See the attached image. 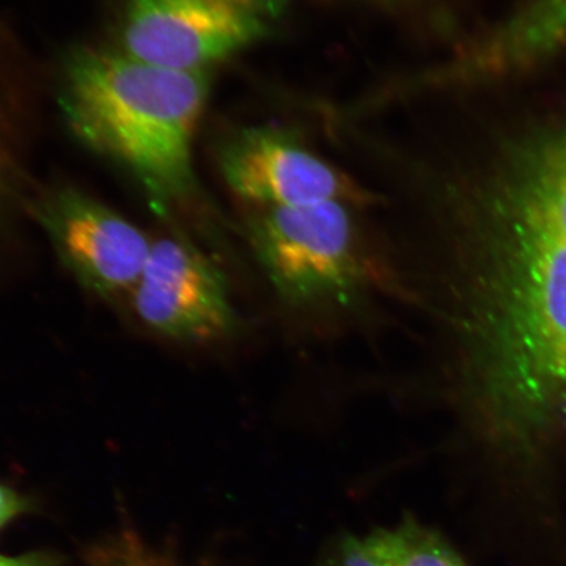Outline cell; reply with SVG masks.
Wrapping results in <instances>:
<instances>
[{
    "instance_id": "9",
    "label": "cell",
    "mask_w": 566,
    "mask_h": 566,
    "mask_svg": "<svg viewBox=\"0 0 566 566\" xmlns=\"http://www.w3.org/2000/svg\"><path fill=\"white\" fill-rule=\"evenodd\" d=\"M370 535L389 566H469L441 534L420 525L412 516Z\"/></svg>"
},
{
    "instance_id": "3",
    "label": "cell",
    "mask_w": 566,
    "mask_h": 566,
    "mask_svg": "<svg viewBox=\"0 0 566 566\" xmlns=\"http://www.w3.org/2000/svg\"><path fill=\"white\" fill-rule=\"evenodd\" d=\"M350 203L254 208L247 239L277 300L301 313H339L391 283Z\"/></svg>"
},
{
    "instance_id": "13",
    "label": "cell",
    "mask_w": 566,
    "mask_h": 566,
    "mask_svg": "<svg viewBox=\"0 0 566 566\" xmlns=\"http://www.w3.org/2000/svg\"><path fill=\"white\" fill-rule=\"evenodd\" d=\"M0 566H51L45 557L39 555L7 557L0 555Z\"/></svg>"
},
{
    "instance_id": "11",
    "label": "cell",
    "mask_w": 566,
    "mask_h": 566,
    "mask_svg": "<svg viewBox=\"0 0 566 566\" xmlns=\"http://www.w3.org/2000/svg\"><path fill=\"white\" fill-rule=\"evenodd\" d=\"M336 566H389L373 536H345L339 543Z\"/></svg>"
},
{
    "instance_id": "2",
    "label": "cell",
    "mask_w": 566,
    "mask_h": 566,
    "mask_svg": "<svg viewBox=\"0 0 566 566\" xmlns=\"http://www.w3.org/2000/svg\"><path fill=\"white\" fill-rule=\"evenodd\" d=\"M210 74L81 48L63 63L60 105L75 137L126 169L165 216L197 190L195 139Z\"/></svg>"
},
{
    "instance_id": "5",
    "label": "cell",
    "mask_w": 566,
    "mask_h": 566,
    "mask_svg": "<svg viewBox=\"0 0 566 566\" xmlns=\"http://www.w3.org/2000/svg\"><path fill=\"white\" fill-rule=\"evenodd\" d=\"M218 167L231 192L253 209L377 202L370 190L281 126H248L232 134L219 148Z\"/></svg>"
},
{
    "instance_id": "1",
    "label": "cell",
    "mask_w": 566,
    "mask_h": 566,
    "mask_svg": "<svg viewBox=\"0 0 566 566\" xmlns=\"http://www.w3.org/2000/svg\"><path fill=\"white\" fill-rule=\"evenodd\" d=\"M416 202L458 252L448 318L476 420L514 448L566 428V232L490 172L436 177Z\"/></svg>"
},
{
    "instance_id": "8",
    "label": "cell",
    "mask_w": 566,
    "mask_h": 566,
    "mask_svg": "<svg viewBox=\"0 0 566 566\" xmlns=\"http://www.w3.org/2000/svg\"><path fill=\"white\" fill-rule=\"evenodd\" d=\"M494 167L566 232V122L509 148Z\"/></svg>"
},
{
    "instance_id": "6",
    "label": "cell",
    "mask_w": 566,
    "mask_h": 566,
    "mask_svg": "<svg viewBox=\"0 0 566 566\" xmlns=\"http://www.w3.org/2000/svg\"><path fill=\"white\" fill-rule=\"evenodd\" d=\"M130 294L139 321L175 342H217L238 325L221 269L180 237L155 240Z\"/></svg>"
},
{
    "instance_id": "4",
    "label": "cell",
    "mask_w": 566,
    "mask_h": 566,
    "mask_svg": "<svg viewBox=\"0 0 566 566\" xmlns=\"http://www.w3.org/2000/svg\"><path fill=\"white\" fill-rule=\"evenodd\" d=\"M294 0H125L119 51L153 65L210 71L263 42Z\"/></svg>"
},
{
    "instance_id": "10",
    "label": "cell",
    "mask_w": 566,
    "mask_h": 566,
    "mask_svg": "<svg viewBox=\"0 0 566 566\" xmlns=\"http://www.w3.org/2000/svg\"><path fill=\"white\" fill-rule=\"evenodd\" d=\"M530 17L544 39L566 46V0H533Z\"/></svg>"
},
{
    "instance_id": "7",
    "label": "cell",
    "mask_w": 566,
    "mask_h": 566,
    "mask_svg": "<svg viewBox=\"0 0 566 566\" xmlns=\"http://www.w3.org/2000/svg\"><path fill=\"white\" fill-rule=\"evenodd\" d=\"M35 216L63 266L90 292L109 298L136 286L154 243L138 226L70 188L41 200Z\"/></svg>"
},
{
    "instance_id": "12",
    "label": "cell",
    "mask_w": 566,
    "mask_h": 566,
    "mask_svg": "<svg viewBox=\"0 0 566 566\" xmlns=\"http://www.w3.org/2000/svg\"><path fill=\"white\" fill-rule=\"evenodd\" d=\"M23 499L17 492L0 484V528L23 512Z\"/></svg>"
}]
</instances>
